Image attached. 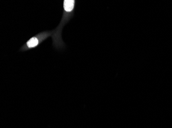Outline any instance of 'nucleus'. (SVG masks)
Listing matches in <instances>:
<instances>
[{"instance_id": "nucleus-1", "label": "nucleus", "mask_w": 172, "mask_h": 128, "mask_svg": "<svg viewBox=\"0 0 172 128\" xmlns=\"http://www.w3.org/2000/svg\"><path fill=\"white\" fill-rule=\"evenodd\" d=\"M74 0H66L64 1V9L67 12L72 11L74 8Z\"/></svg>"}, {"instance_id": "nucleus-2", "label": "nucleus", "mask_w": 172, "mask_h": 128, "mask_svg": "<svg viewBox=\"0 0 172 128\" xmlns=\"http://www.w3.org/2000/svg\"><path fill=\"white\" fill-rule=\"evenodd\" d=\"M38 44V41L36 38H32L31 39H30L27 43V46L30 48L36 46Z\"/></svg>"}]
</instances>
